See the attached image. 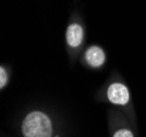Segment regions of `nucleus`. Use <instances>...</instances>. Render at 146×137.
<instances>
[{
	"mask_svg": "<svg viewBox=\"0 0 146 137\" xmlns=\"http://www.w3.org/2000/svg\"><path fill=\"white\" fill-rule=\"evenodd\" d=\"M21 130L24 137H51L54 126L48 114L34 110L25 115Z\"/></svg>",
	"mask_w": 146,
	"mask_h": 137,
	"instance_id": "1",
	"label": "nucleus"
},
{
	"mask_svg": "<svg viewBox=\"0 0 146 137\" xmlns=\"http://www.w3.org/2000/svg\"><path fill=\"white\" fill-rule=\"evenodd\" d=\"M85 42V24L78 9L71 13L67 28H66V44L70 52V57L74 58L78 51Z\"/></svg>",
	"mask_w": 146,
	"mask_h": 137,
	"instance_id": "2",
	"label": "nucleus"
},
{
	"mask_svg": "<svg viewBox=\"0 0 146 137\" xmlns=\"http://www.w3.org/2000/svg\"><path fill=\"white\" fill-rule=\"evenodd\" d=\"M100 97L111 105L121 108H131V94L129 87L119 77L111 78L106 87L102 89Z\"/></svg>",
	"mask_w": 146,
	"mask_h": 137,
	"instance_id": "3",
	"label": "nucleus"
},
{
	"mask_svg": "<svg viewBox=\"0 0 146 137\" xmlns=\"http://www.w3.org/2000/svg\"><path fill=\"white\" fill-rule=\"evenodd\" d=\"M83 63L91 69H100L106 63V52L98 45H92L86 48L82 57Z\"/></svg>",
	"mask_w": 146,
	"mask_h": 137,
	"instance_id": "4",
	"label": "nucleus"
},
{
	"mask_svg": "<svg viewBox=\"0 0 146 137\" xmlns=\"http://www.w3.org/2000/svg\"><path fill=\"white\" fill-rule=\"evenodd\" d=\"M9 79H10L9 70L6 69L5 66H0V89H5V87L9 83Z\"/></svg>",
	"mask_w": 146,
	"mask_h": 137,
	"instance_id": "5",
	"label": "nucleus"
},
{
	"mask_svg": "<svg viewBox=\"0 0 146 137\" xmlns=\"http://www.w3.org/2000/svg\"><path fill=\"white\" fill-rule=\"evenodd\" d=\"M112 137H134L133 133L129 128H119L115 132Z\"/></svg>",
	"mask_w": 146,
	"mask_h": 137,
	"instance_id": "6",
	"label": "nucleus"
}]
</instances>
